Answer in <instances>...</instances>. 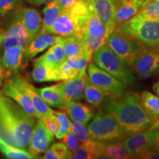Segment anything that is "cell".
<instances>
[{"mask_svg": "<svg viewBox=\"0 0 159 159\" xmlns=\"http://www.w3.org/2000/svg\"><path fill=\"white\" fill-rule=\"evenodd\" d=\"M35 119L0 91V130L9 143L21 149L28 148Z\"/></svg>", "mask_w": 159, "mask_h": 159, "instance_id": "1", "label": "cell"}, {"mask_svg": "<svg viewBox=\"0 0 159 159\" xmlns=\"http://www.w3.org/2000/svg\"><path fill=\"white\" fill-rule=\"evenodd\" d=\"M101 105L100 110L111 114L130 134L148 130L153 123L136 93L126 91L120 96L106 97Z\"/></svg>", "mask_w": 159, "mask_h": 159, "instance_id": "2", "label": "cell"}, {"mask_svg": "<svg viewBox=\"0 0 159 159\" xmlns=\"http://www.w3.org/2000/svg\"><path fill=\"white\" fill-rule=\"evenodd\" d=\"M117 30L148 47L159 46V20L137 14L116 26Z\"/></svg>", "mask_w": 159, "mask_h": 159, "instance_id": "3", "label": "cell"}, {"mask_svg": "<svg viewBox=\"0 0 159 159\" xmlns=\"http://www.w3.org/2000/svg\"><path fill=\"white\" fill-rule=\"evenodd\" d=\"M86 128L90 139L99 142L121 141L130 135L111 114L102 110L95 114Z\"/></svg>", "mask_w": 159, "mask_h": 159, "instance_id": "4", "label": "cell"}, {"mask_svg": "<svg viewBox=\"0 0 159 159\" xmlns=\"http://www.w3.org/2000/svg\"><path fill=\"white\" fill-rule=\"evenodd\" d=\"M91 60L95 65L112 75L127 87H134L136 77L130 67L122 58L113 52L106 44L102 46L92 55Z\"/></svg>", "mask_w": 159, "mask_h": 159, "instance_id": "5", "label": "cell"}, {"mask_svg": "<svg viewBox=\"0 0 159 159\" xmlns=\"http://www.w3.org/2000/svg\"><path fill=\"white\" fill-rule=\"evenodd\" d=\"M86 69L89 81L105 91L107 97L120 96L127 91V86L125 83L94 63H89Z\"/></svg>", "mask_w": 159, "mask_h": 159, "instance_id": "6", "label": "cell"}, {"mask_svg": "<svg viewBox=\"0 0 159 159\" xmlns=\"http://www.w3.org/2000/svg\"><path fill=\"white\" fill-rule=\"evenodd\" d=\"M105 44L122 58L129 67L132 64L135 56L144 46L132 38L120 33L116 27L109 34Z\"/></svg>", "mask_w": 159, "mask_h": 159, "instance_id": "7", "label": "cell"}, {"mask_svg": "<svg viewBox=\"0 0 159 159\" xmlns=\"http://www.w3.org/2000/svg\"><path fill=\"white\" fill-rule=\"evenodd\" d=\"M130 69L138 76L143 73L156 75L159 72V46H143L135 56Z\"/></svg>", "mask_w": 159, "mask_h": 159, "instance_id": "8", "label": "cell"}, {"mask_svg": "<svg viewBox=\"0 0 159 159\" xmlns=\"http://www.w3.org/2000/svg\"><path fill=\"white\" fill-rule=\"evenodd\" d=\"M29 43V35L15 10L7 28L3 32L2 46L4 50L13 47H19L25 49Z\"/></svg>", "mask_w": 159, "mask_h": 159, "instance_id": "9", "label": "cell"}, {"mask_svg": "<svg viewBox=\"0 0 159 159\" xmlns=\"http://www.w3.org/2000/svg\"><path fill=\"white\" fill-rule=\"evenodd\" d=\"M153 134L154 130L148 129L129 135L121 141L130 158H136L147 151L152 150Z\"/></svg>", "mask_w": 159, "mask_h": 159, "instance_id": "10", "label": "cell"}, {"mask_svg": "<svg viewBox=\"0 0 159 159\" xmlns=\"http://www.w3.org/2000/svg\"><path fill=\"white\" fill-rule=\"evenodd\" d=\"M47 33L61 37L83 38V30L78 20L69 11H61Z\"/></svg>", "mask_w": 159, "mask_h": 159, "instance_id": "11", "label": "cell"}, {"mask_svg": "<svg viewBox=\"0 0 159 159\" xmlns=\"http://www.w3.org/2000/svg\"><path fill=\"white\" fill-rule=\"evenodd\" d=\"M12 81L20 90L29 97L39 115V119L54 114V111L45 102L39 94L37 89L24 77L15 75L11 78Z\"/></svg>", "mask_w": 159, "mask_h": 159, "instance_id": "12", "label": "cell"}, {"mask_svg": "<svg viewBox=\"0 0 159 159\" xmlns=\"http://www.w3.org/2000/svg\"><path fill=\"white\" fill-rule=\"evenodd\" d=\"M54 140V135L49 132L46 128L41 119L36 121L30 142L28 147L29 152L38 156L39 155L44 152L50 146L51 143Z\"/></svg>", "mask_w": 159, "mask_h": 159, "instance_id": "13", "label": "cell"}, {"mask_svg": "<svg viewBox=\"0 0 159 159\" xmlns=\"http://www.w3.org/2000/svg\"><path fill=\"white\" fill-rule=\"evenodd\" d=\"M89 77L85 73L83 76L76 77L58 83L60 91L64 102H78L82 100L84 97L85 89Z\"/></svg>", "mask_w": 159, "mask_h": 159, "instance_id": "14", "label": "cell"}, {"mask_svg": "<svg viewBox=\"0 0 159 159\" xmlns=\"http://www.w3.org/2000/svg\"><path fill=\"white\" fill-rule=\"evenodd\" d=\"M61 36L40 30L25 49V57L30 60L59 41Z\"/></svg>", "mask_w": 159, "mask_h": 159, "instance_id": "15", "label": "cell"}, {"mask_svg": "<svg viewBox=\"0 0 159 159\" xmlns=\"http://www.w3.org/2000/svg\"><path fill=\"white\" fill-rule=\"evenodd\" d=\"M2 93L7 97L13 99L18 105H19L26 111L27 114L36 119H39V115H38L30 99L13 83L11 79L7 80L4 83L2 86Z\"/></svg>", "mask_w": 159, "mask_h": 159, "instance_id": "16", "label": "cell"}, {"mask_svg": "<svg viewBox=\"0 0 159 159\" xmlns=\"http://www.w3.org/2000/svg\"><path fill=\"white\" fill-rule=\"evenodd\" d=\"M16 11L29 35L30 41L41 29L42 19L41 15L37 10L31 7H18Z\"/></svg>", "mask_w": 159, "mask_h": 159, "instance_id": "17", "label": "cell"}, {"mask_svg": "<svg viewBox=\"0 0 159 159\" xmlns=\"http://www.w3.org/2000/svg\"><path fill=\"white\" fill-rule=\"evenodd\" d=\"M96 108L91 105H85L77 101L66 102L64 109L66 114L72 121H76L86 125L96 114Z\"/></svg>", "mask_w": 159, "mask_h": 159, "instance_id": "18", "label": "cell"}, {"mask_svg": "<svg viewBox=\"0 0 159 159\" xmlns=\"http://www.w3.org/2000/svg\"><path fill=\"white\" fill-rule=\"evenodd\" d=\"M93 11L99 21L108 27H116V5L113 0H90Z\"/></svg>", "mask_w": 159, "mask_h": 159, "instance_id": "19", "label": "cell"}, {"mask_svg": "<svg viewBox=\"0 0 159 159\" xmlns=\"http://www.w3.org/2000/svg\"><path fill=\"white\" fill-rule=\"evenodd\" d=\"M25 57V49L19 47H13L4 50L1 64L3 68L17 74L22 66Z\"/></svg>", "mask_w": 159, "mask_h": 159, "instance_id": "20", "label": "cell"}, {"mask_svg": "<svg viewBox=\"0 0 159 159\" xmlns=\"http://www.w3.org/2000/svg\"><path fill=\"white\" fill-rule=\"evenodd\" d=\"M144 0H124L116 5L115 22L116 27L138 14Z\"/></svg>", "mask_w": 159, "mask_h": 159, "instance_id": "21", "label": "cell"}, {"mask_svg": "<svg viewBox=\"0 0 159 159\" xmlns=\"http://www.w3.org/2000/svg\"><path fill=\"white\" fill-rule=\"evenodd\" d=\"M31 76L32 79L38 83L60 80L57 71L52 70L47 66L43 63L41 57H38L33 61V69Z\"/></svg>", "mask_w": 159, "mask_h": 159, "instance_id": "22", "label": "cell"}, {"mask_svg": "<svg viewBox=\"0 0 159 159\" xmlns=\"http://www.w3.org/2000/svg\"><path fill=\"white\" fill-rule=\"evenodd\" d=\"M63 50L66 57L75 56H85L90 60L86 49H85L83 38L78 36L63 37L62 39Z\"/></svg>", "mask_w": 159, "mask_h": 159, "instance_id": "23", "label": "cell"}, {"mask_svg": "<svg viewBox=\"0 0 159 159\" xmlns=\"http://www.w3.org/2000/svg\"><path fill=\"white\" fill-rule=\"evenodd\" d=\"M39 94L49 105L54 108L64 109L65 102L60 91L59 84L37 89Z\"/></svg>", "mask_w": 159, "mask_h": 159, "instance_id": "24", "label": "cell"}, {"mask_svg": "<svg viewBox=\"0 0 159 159\" xmlns=\"http://www.w3.org/2000/svg\"><path fill=\"white\" fill-rule=\"evenodd\" d=\"M141 102L152 122L159 118V97L148 91H144L140 95Z\"/></svg>", "mask_w": 159, "mask_h": 159, "instance_id": "25", "label": "cell"}, {"mask_svg": "<svg viewBox=\"0 0 159 159\" xmlns=\"http://www.w3.org/2000/svg\"><path fill=\"white\" fill-rule=\"evenodd\" d=\"M0 151L7 158L11 159L39 158V157L34 156L25 149L13 146L2 137H0Z\"/></svg>", "mask_w": 159, "mask_h": 159, "instance_id": "26", "label": "cell"}, {"mask_svg": "<svg viewBox=\"0 0 159 159\" xmlns=\"http://www.w3.org/2000/svg\"><path fill=\"white\" fill-rule=\"evenodd\" d=\"M106 97L107 94L105 91L99 89L98 87L95 86L89 81V79L88 80L85 89L84 97H83L85 102L95 108H98L100 106Z\"/></svg>", "mask_w": 159, "mask_h": 159, "instance_id": "27", "label": "cell"}, {"mask_svg": "<svg viewBox=\"0 0 159 159\" xmlns=\"http://www.w3.org/2000/svg\"><path fill=\"white\" fill-rule=\"evenodd\" d=\"M61 12V9L56 0L47 3L43 10L42 26L41 30L47 33Z\"/></svg>", "mask_w": 159, "mask_h": 159, "instance_id": "28", "label": "cell"}, {"mask_svg": "<svg viewBox=\"0 0 159 159\" xmlns=\"http://www.w3.org/2000/svg\"><path fill=\"white\" fill-rule=\"evenodd\" d=\"M122 141V140H121ZM121 141L112 142H105L103 145V152L108 159H127L130 158L126 149Z\"/></svg>", "mask_w": 159, "mask_h": 159, "instance_id": "29", "label": "cell"}, {"mask_svg": "<svg viewBox=\"0 0 159 159\" xmlns=\"http://www.w3.org/2000/svg\"><path fill=\"white\" fill-rule=\"evenodd\" d=\"M42 157L44 159H66L69 158L71 152L64 143L57 142L53 144L45 151Z\"/></svg>", "mask_w": 159, "mask_h": 159, "instance_id": "30", "label": "cell"}, {"mask_svg": "<svg viewBox=\"0 0 159 159\" xmlns=\"http://www.w3.org/2000/svg\"><path fill=\"white\" fill-rule=\"evenodd\" d=\"M138 14L159 20V0H144Z\"/></svg>", "mask_w": 159, "mask_h": 159, "instance_id": "31", "label": "cell"}, {"mask_svg": "<svg viewBox=\"0 0 159 159\" xmlns=\"http://www.w3.org/2000/svg\"><path fill=\"white\" fill-rule=\"evenodd\" d=\"M65 61L73 70L78 73L80 76H83L85 74V69L90 62V60L85 56H75L66 57Z\"/></svg>", "mask_w": 159, "mask_h": 159, "instance_id": "32", "label": "cell"}, {"mask_svg": "<svg viewBox=\"0 0 159 159\" xmlns=\"http://www.w3.org/2000/svg\"><path fill=\"white\" fill-rule=\"evenodd\" d=\"M54 115L56 116L59 122L58 130L55 136L56 139H61L69 130L71 122L69 120L68 115L63 111H54Z\"/></svg>", "mask_w": 159, "mask_h": 159, "instance_id": "33", "label": "cell"}, {"mask_svg": "<svg viewBox=\"0 0 159 159\" xmlns=\"http://www.w3.org/2000/svg\"><path fill=\"white\" fill-rule=\"evenodd\" d=\"M69 130H71L75 134L79 142L81 143L86 142L87 140L90 139L85 125H83V123L73 121L72 122H71Z\"/></svg>", "mask_w": 159, "mask_h": 159, "instance_id": "34", "label": "cell"}, {"mask_svg": "<svg viewBox=\"0 0 159 159\" xmlns=\"http://www.w3.org/2000/svg\"><path fill=\"white\" fill-rule=\"evenodd\" d=\"M57 73H58L60 80L63 81L75 78V77H80L78 73L75 70H73L66 61H64V62L62 63L59 66Z\"/></svg>", "mask_w": 159, "mask_h": 159, "instance_id": "35", "label": "cell"}, {"mask_svg": "<svg viewBox=\"0 0 159 159\" xmlns=\"http://www.w3.org/2000/svg\"><path fill=\"white\" fill-rule=\"evenodd\" d=\"M22 4V0H0V16L16 10Z\"/></svg>", "mask_w": 159, "mask_h": 159, "instance_id": "36", "label": "cell"}, {"mask_svg": "<svg viewBox=\"0 0 159 159\" xmlns=\"http://www.w3.org/2000/svg\"><path fill=\"white\" fill-rule=\"evenodd\" d=\"M61 140H62V142L64 143L66 146L68 148L71 152H73L76 150L77 148L80 146L79 140L71 130H69L68 133L61 139Z\"/></svg>", "mask_w": 159, "mask_h": 159, "instance_id": "37", "label": "cell"}, {"mask_svg": "<svg viewBox=\"0 0 159 159\" xmlns=\"http://www.w3.org/2000/svg\"><path fill=\"white\" fill-rule=\"evenodd\" d=\"M62 39L63 37H61L59 41H57L56 43H54L52 46H51L50 47L52 52L54 53L55 58H56L57 62L59 64V66L64 62L66 58L64 53V50H63Z\"/></svg>", "mask_w": 159, "mask_h": 159, "instance_id": "38", "label": "cell"}, {"mask_svg": "<svg viewBox=\"0 0 159 159\" xmlns=\"http://www.w3.org/2000/svg\"><path fill=\"white\" fill-rule=\"evenodd\" d=\"M41 120L42 121L43 123L46 126V128L48 129L49 132L55 136V134L57 133V130H58L59 122L54 114L49 115V116L43 117V118L41 119Z\"/></svg>", "mask_w": 159, "mask_h": 159, "instance_id": "39", "label": "cell"}, {"mask_svg": "<svg viewBox=\"0 0 159 159\" xmlns=\"http://www.w3.org/2000/svg\"><path fill=\"white\" fill-rule=\"evenodd\" d=\"M41 59L47 66L52 69V70L57 71L59 68V64L57 62L54 53L52 49L49 48L43 55H41Z\"/></svg>", "mask_w": 159, "mask_h": 159, "instance_id": "40", "label": "cell"}, {"mask_svg": "<svg viewBox=\"0 0 159 159\" xmlns=\"http://www.w3.org/2000/svg\"><path fill=\"white\" fill-rule=\"evenodd\" d=\"M69 158L72 159H91V153L89 152L88 149L85 146V144L82 143L77 148V150L71 152Z\"/></svg>", "mask_w": 159, "mask_h": 159, "instance_id": "41", "label": "cell"}, {"mask_svg": "<svg viewBox=\"0 0 159 159\" xmlns=\"http://www.w3.org/2000/svg\"><path fill=\"white\" fill-rule=\"evenodd\" d=\"M80 0H56L61 11H69Z\"/></svg>", "mask_w": 159, "mask_h": 159, "instance_id": "42", "label": "cell"}, {"mask_svg": "<svg viewBox=\"0 0 159 159\" xmlns=\"http://www.w3.org/2000/svg\"><path fill=\"white\" fill-rule=\"evenodd\" d=\"M136 158L143 159H159V152L155 150H149L139 156Z\"/></svg>", "mask_w": 159, "mask_h": 159, "instance_id": "43", "label": "cell"}, {"mask_svg": "<svg viewBox=\"0 0 159 159\" xmlns=\"http://www.w3.org/2000/svg\"><path fill=\"white\" fill-rule=\"evenodd\" d=\"M153 143H152V150L159 152V128L153 129Z\"/></svg>", "mask_w": 159, "mask_h": 159, "instance_id": "44", "label": "cell"}, {"mask_svg": "<svg viewBox=\"0 0 159 159\" xmlns=\"http://www.w3.org/2000/svg\"><path fill=\"white\" fill-rule=\"evenodd\" d=\"M26 1L33 6H40L51 2L55 1V0H26Z\"/></svg>", "mask_w": 159, "mask_h": 159, "instance_id": "45", "label": "cell"}, {"mask_svg": "<svg viewBox=\"0 0 159 159\" xmlns=\"http://www.w3.org/2000/svg\"><path fill=\"white\" fill-rule=\"evenodd\" d=\"M152 90L156 93L157 96L159 97V80L154 83L153 86H152Z\"/></svg>", "mask_w": 159, "mask_h": 159, "instance_id": "46", "label": "cell"}, {"mask_svg": "<svg viewBox=\"0 0 159 159\" xmlns=\"http://www.w3.org/2000/svg\"><path fill=\"white\" fill-rule=\"evenodd\" d=\"M4 80V68L2 65L1 64V62H0V87H1L2 84Z\"/></svg>", "mask_w": 159, "mask_h": 159, "instance_id": "47", "label": "cell"}, {"mask_svg": "<svg viewBox=\"0 0 159 159\" xmlns=\"http://www.w3.org/2000/svg\"><path fill=\"white\" fill-rule=\"evenodd\" d=\"M158 128H159V118L152 123V125H151V127L149 129H150V130H153V129H156Z\"/></svg>", "mask_w": 159, "mask_h": 159, "instance_id": "48", "label": "cell"}, {"mask_svg": "<svg viewBox=\"0 0 159 159\" xmlns=\"http://www.w3.org/2000/svg\"><path fill=\"white\" fill-rule=\"evenodd\" d=\"M2 39H3V31L0 29V46H2Z\"/></svg>", "mask_w": 159, "mask_h": 159, "instance_id": "49", "label": "cell"}, {"mask_svg": "<svg viewBox=\"0 0 159 159\" xmlns=\"http://www.w3.org/2000/svg\"><path fill=\"white\" fill-rule=\"evenodd\" d=\"M122 1H124V0H113V2H114V4H115V5H118V4L122 2Z\"/></svg>", "mask_w": 159, "mask_h": 159, "instance_id": "50", "label": "cell"}, {"mask_svg": "<svg viewBox=\"0 0 159 159\" xmlns=\"http://www.w3.org/2000/svg\"><path fill=\"white\" fill-rule=\"evenodd\" d=\"M0 47H1V46H0Z\"/></svg>", "mask_w": 159, "mask_h": 159, "instance_id": "51", "label": "cell"}]
</instances>
